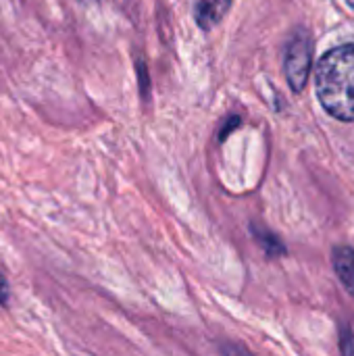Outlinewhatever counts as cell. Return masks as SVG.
Returning a JSON list of instances; mask_svg holds the SVG:
<instances>
[{
  "instance_id": "5b68a950",
  "label": "cell",
  "mask_w": 354,
  "mask_h": 356,
  "mask_svg": "<svg viewBox=\"0 0 354 356\" xmlns=\"http://www.w3.org/2000/svg\"><path fill=\"white\" fill-rule=\"evenodd\" d=\"M252 232H255V236L259 238V242L263 244V248L267 250V254L275 257V254H284V252H286V248H284V244L280 242V238H275V236L269 234L267 229H259L257 225H252Z\"/></svg>"
},
{
  "instance_id": "6da1fadb",
  "label": "cell",
  "mask_w": 354,
  "mask_h": 356,
  "mask_svg": "<svg viewBox=\"0 0 354 356\" xmlns=\"http://www.w3.org/2000/svg\"><path fill=\"white\" fill-rule=\"evenodd\" d=\"M317 96L340 121H354V44L328 52L317 67Z\"/></svg>"
},
{
  "instance_id": "8fae6325",
  "label": "cell",
  "mask_w": 354,
  "mask_h": 356,
  "mask_svg": "<svg viewBox=\"0 0 354 356\" xmlns=\"http://www.w3.org/2000/svg\"><path fill=\"white\" fill-rule=\"evenodd\" d=\"M346 2H348V4H351V6L354 8V0H346Z\"/></svg>"
},
{
  "instance_id": "ba28073f",
  "label": "cell",
  "mask_w": 354,
  "mask_h": 356,
  "mask_svg": "<svg viewBox=\"0 0 354 356\" xmlns=\"http://www.w3.org/2000/svg\"><path fill=\"white\" fill-rule=\"evenodd\" d=\"M221 355L223 356H255V355H250L246 348L238 346V344H223V346H221Z\"/></svg>"
},
{
  "instance_id": "7a4b0ae2",
  "label": "cell",
  "mask_w": 354,
  "mask_h": 356,
  "mask_svg": "<svg viewBox=\"0 0 354 356\" xmlns=\"http://www.w3.org/2000/svg\"><path fill=\"white\" fill-rule=\"evenodd\" d=\"M311 71V42L305 31H300L288 44L286 52V77L294 92H300L309 79Z\"/></svg>"
},
{
  "instance_id": "9c48e42d",
  "label": "cell",
  "mask_w": 354,
  "mask_h": 356,
  "mask_svg": "<svg viewBox=\"0 0 354 356\" xmlns=\"http://www.w3.org/2000/svg\"><path fill=\"white\" fill-rule=\"evenodd\" d=\"M238 123H240V119H238V117H232V119L223 125V129H221V134H219V140L223 142V140L230 136V131H232L234 127H238Z\"/></svg>"
},
{
  "instance_id": "52a82bcc",
  "label": "cell",
  "mask_w": 354,
  "mask_h": 356,
  "mask_svg": "<svg viewBox=\"0 0 354 356\" xmlns=\"http://www.w3.org/2000/svg\"><path fill=\"white\" fill-rule=\"evenodd\" d=\"M340 346H342V356H354V336L346 325L342 327V342H340Z\"/></svg>"
},
{
  "instance_id": "277c9868",
  "label": "cell",
  "mask_w": 354,
  "mask_h": 356,
  "mask_svg": "<svg viewBox=\"0 0 354 356\" xmlns=\"http://www.w3.org/2000/svg\"><path fill=\"white\" fill-rule=\"evenodd\" d=\"M334 269L342 286L354 296V248L338 246L334 250Z\"/></svg>"
},
{
  "instance_id": "3957f363",
  "label": "cell",
  "mask_w": 354,
  "mask_h": 356,
  "mask_svg": "<svg viewBox=\"0 0 354 356\" xmlns=\"http://www.w3.org/2000/svg\"><path fill=\"white\" fill-rule=\"evenodd\" d=\"M232 0H196L194 2V21L202 31H211L221 23L230 10Z\"/></svg>"
},
{
  "instance_id": "30bf717a",
  "label": "cell",
  "mask_w": 354,
  "mask_h": 356,
  "mask_svg": "<svg viewBox=\"0 0 354 356\" xmlns=\"http://www.w3.org/2000/svg\"><path fill=\"white\" fill-rule=\"evenodd\" d=\"M6 298H8V284H6L4 273L0 271V307L6 305Z\"/></svg>"
},
{
  "instance_id": "8992f818",
  "label": "cell",
  "mask_w": 354,
  "mask_h": 356,
  "mask_svg": "<svg viewBox=\"0 0 354 356\" xmlns=\"http://www.w3.org/2000/svg\"><path fill=\"white\" fill-rule=\"evenodd\" d=\"M138 77H140V92H142V98L144 100H148V96H150V83H148V71H146V65H144V60H140L138 63Z\"/></svg>"
}]
</instances>
